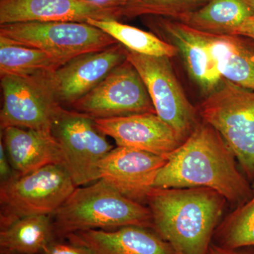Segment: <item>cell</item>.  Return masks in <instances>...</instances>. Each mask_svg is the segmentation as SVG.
Instances as JSON below:
<instances>
[{
	"instance_id": "cell-1",
	"label": "cell",
	"mask_w": 254,
	"mask_h": 254,
	"mask_svg": "<svg viewBox=\"0 0 254 254\" xmlns=\"http://www.w3.org/2000/svg\"><path fill=\"white\" fill-rule=\"evenodd\" d=\"M237 161L220 133L200 120L190 136L167 156L153 187L211 189L237 208L254 194Z\"/></svg>"
},
{
	"instance_id": "cell-2",
	"label": "cell",
	"mask_w": 254,
	"mask_h": 254,
	"mask_svg": "<svg viewBox=\"0 0 254 254\" xmlns=\"http://www.w3.org/2000/svg\"><path fill=\"white\" fill-rule=\"evenodd\" d=\"M227 200L211 189L153 187L145 204L153 229L177 254H207Z\"/></svg>"
},
{
	"instance_id": "cell-3",
	"label": "cell",
	"mask_w": 254,
	"mask_h": 254,
	"mask_svg": "<svg viewBox=\"0 0 254 254\" xmlns=\"http://www.w3.org/2000/svg\"><path fill=\"white\" fill-rule=\"evenodd\" d=\"M55 236L64 240L73 232L138 226L153 230L148 206L130 199L103 180L76 187L52 215Z\"/></svg>"
},
{
	"instance_id": "cell-4",
	"label": "cell",
	"mask_w": 254,
	"mask_h": 254,
	"mask_svg": "<svg viewBox=\"0 0 254 254\" xmlns=\"http://www.w3.org/2000/svg\"><path fill=\"white\" fill-rule=\"evenodd\" d=\"M200 120L220 133L249 181L254 180V90L223 79L198 108Z\"/></svg>"
},
{
	"instance_id": "cell-5",
	"label": "cell",
	"mask_w": 254,
	"mask_h": 254,
	"mask_svg": "<svg viewBox=\"0 0 254 254\" xmlns=\"http://www.w3.org/2000/svg\"><path fill=\"white\" fill-rule=\"evenodd\" d=\"M76 187L66 169L56 164L1 182V230L24 217L53 215Z\"/></svg>"
},
{
	"instance_id": "cell-6",
	"label": "cell",
	"mask_w": 254,
	"mask_h": 254,
	"mask_svg": "<svg viewBox=\"0 0 254 254\" xmlns=\"http://www.w3.org/2000/svg\"><path fill=\"white\" fill-rule=\"evenodd\" d=\"M0 37L46 52L65 64L78 55L99 51L118 43L86 22L31 21L1 25Z\"/></svg>"
},
{
	"instance_id": "cell-7",
	"label": "cell",
	"mask_w": 254,
	"mask_h": 254,
	"mask_svg": "<svg viewBox=\"0 0 254 254\" xmlns=\"http://www.w3.org/2000/svg\"><path fill=\"white\" fill-rule=\"evenodd\" d=\"M125 50L127 60L146 87L157 115L176 132L183 143L201 120L198 109L190 103L177 80L170 58Z\"/></svg>"
},
{
	"instance_id": "cell-8",
	"label": "cell",
	"mask_w": 254,
	"mask_h": 254,
	"mask_svg": "<svg viewBox=\"0 0 254 254\" xmlns=\"http://www.w3.org/2000/svg\"><path fill=\"white\" fill-rule=\"evenodd\" d=\"M52 133L61 148L63 166L76 187L100 180L99 164L114 148L97 128L95 119L64 108Z\"/></svg>"
},
{
	"instance_id": "cell-9",
	"label": "cell",
	"mask_w": 254,
	"mask_h": 254,
	"mask_svg": "<svg viewBox=\"0 0 254 254\" xmlns=\"http://www.w3.org/2000/svg\"><path fill=\"white\" fill-rule=\"evenodd\" d=\"M51 73L1 76V130L9 127L51 131L64 108L52 85Z\"/></svg>"
},
{
	"instance_id": "cell-10",
	"label": "cell",
	"mask_w": 254,
	"mask_h": 254,
	"mask_svg": "<svg viewBox=\"0 0 254 254\" xmlns=\"http://www.w3.org/2000/svg\"><path fill=\"white\" fill-rule=\"evenodd\" d=\"M70 108L93 119L156 113L139 73L127 60Z\"/></svg>"
},
{
	"instance_id": "cell-11",
	"label": "cell",
	"mask_w": 254,
	"mask_h": 254,
	"mask_svg": "<svg viewBox=\"0 0 254 254\" xmlns=\"http://www.w3.org/2000/svg\"><path fill=\"white\" fill-rule=\"evenodd\" d=\"M145 24L159 38L176 47L191 79L208 95L223 81L209 48L205 32L185 23L160 16H143Z\"/></svg>"
},
{
	"instance_id": "cell-12",
	"label": "cell",
	"mask_w": 254,
	"mask_h": 254,
	"mask_svg": "<svg viewBox=\"0 0 254 254\" xmlns=\"http://www.w3.org/2000/svg\"><path fill=\"white\" fill-rule=\"evenodd\" d=\"M167 157L116 147L99 164V179L127 198L144 204Z\"/></svg>"
},
{
	"instance_id": "cell-13",
	"label": "cell",
	"mask_w": 254,
	"mask_h": 254,
	"mask_svg": "<svg viewBox=\"0 0 254 254\" xmlns=\"http://www.w3.org/2000/svg\"><path fill=\"white\" fill-rule=\"evenodd\" d=\"M126 60L125 47L116 43L104 50L78 55L64 64L50 76L60 104L71 107Z\"/></svg>"
},
{
	"instance_id": "cell-14",
	"label": "cell",
	"mask_w": 254,
	"mask_h": 254,
	"mask_svg": "<svg viewBox=\"0 0 254 254\" xmlns=\"http://www.w3.org/2000/svg\"><path fill=\"white\" fill-rule=\"evenodd\" d=\"M95 123L98 130L111 137L119 147L167 157L182 143L176 132L156 113L95 119Z\"/></svg>"
},
{
	"instance_id": "cell-15",
	"label": "cell",
	"mask_w": 254,
	"mask_h": 254,
	"mask_svg": "<svg viewBox=\"0 0 254 254\" xmlns=\"http://www.w3.org/2000/svg\"><path fill=\"white\" fill-rule=\"evenodd\" d=\"M121 10L107 9L83 0H1L0 25L31 21H76L89 18L116 19Z\"/></svg>"
},
{
	"instance_id": "cell-16",
	"label": "cell",
	"mask_w": 254,
	"mask_h": 254,
	"mask_svg": "<svg viewBox=\"0 0 254 254\" xmlns=\"http://www.w3.org/2000/svg\"><path fill=\"white\" fill-rule=\"evenodd\" d=\"M65 239L86 247L93 254H177L154 230L138 226L84 230Z\"/></svg>"
},
{
	"instance_id": "cell-17",
	"label": "cell",
	"mask_w": 254,
	"mask_h": 254,
	"mask_svg": "<svg viewBox=\"0 0 254 254\" xmlns=\"http://www.w3.org/2000/svg\"><path fill=\"white\" fill-rule=\"evenodd\" d=\"M1 131L14 175L53 164L63 165L61 148L51 131L9 127Z\"/></svg>"
},
{
	"instance_id": "cell-18",
	"label": "cell",
	"mask_w": 254,
	"mask_h": 254,
	"mask_svg": "<svg viewBox=\"0 0 254 254\" xmlns=\"http://www.w3.org/2000/svg\"><path fill=\"white\" fill-rule=\"evenodd\" d=\"M206 34L210 53L222 78L254 90V40L239 35Z\"/></svg>"
},
{
	"instance_id": "cell-19",
	"label": "cell",
	"mask_w": 254,
	"mask_h": 254,
	"mask_svg": "<svg viewBox=\"0 0 254 254\" xmlns=\"http://www.w3.org/2000/svg\"><path fill=\"white\" fill-rule=\"evenodd\" d=\"M254 14L253 0H209L177 21L198 31L217 35H235Z\"/></svg>"
},
{
	"instance_id": "cell-20",
	"label": "cell",
	"mask_w": 254,
	"mask_h": 254,
	"mask_svg": "<svg viewBox=\"0 0 254 254\" xmlns=\"http://www.w3.org/2000/svg\"><path fill=\"white\" fill-rule=\"evenodd\" d=\"M55 236L52 215L18 219L0 232V254H40Z\"/></svg>"
},
{
	"instance_id": "cell-21",
	"label": "cell",
	"mask_w": 254,
	"mask_h": 254,
	"mask_svg": "<svg viewBox=\"0 0 254 254\" xmlns=\"http://www.w3.org/2000/svg\"><path fill=\"white\" fill-rule=\"evenodd\" d=\"M63 64L46 52L0 37L1 76H31L55 72Z\"/></svg>"
},
{
	"instance_id": "cell-22",
	"label": "cell",
	"mask_w": 254,
	"mask_h": 254,
	"mask_svg": "<svg viewBox=\"0 0 254 254\" xmlns=\"http://www.w3.org/2000/svg\"><path fill=\"white\" fill-rule=\"evenodd\" d=\"M86 23L109 35L127 50L148 56L171 58L178 54L176 47L154 33L119 22L116 19L89 18Z\"/></svg>"
},
{
	"instance_id": "cell-23",
	"label": "cell",
	"mask_w": 254,
	"mask_h": 254,
	"mask_svg": "<svg viewBox=\"0 0 254 254\" xmlns=\"http://www.w3.org/2000/svg\"><path fill=\"white\" fill-rule=\"evenodd\" d=\"M213 240L224 248L254 247V194L219 224Z\"/></svg>"
},
{
	"instance_id": "cell-24",
	"label": "cell",
	"mask_w": 254,
	"mask_h": 254,
	"mask_svg": "<svg viewBox=\"0 0 254 254\" xmlns=\"http://www.w3.org/2000/svg\"><path fill=\"white\" fill-rule=\"evenodd\" d=\"M209 0H128L122 17L155 16L179 20L198 9Z\"/></svg>"
},
{
	"instance_id": "cell-25",
	"label": "cell",
	"mask_w": 254,
	"mask_h": 254,
	"mask_svg": "<svg viewBox=\"0 0 254 254\" xmlns=\"http://www.w3.org/2000/svg\"><path fill=\"white\" fill-rule=\"evenodd\" d=\"M40 254H93L86 247L58 240L52 242Z\"/></svg>"
},
{
	"instance_id": "cell-26",
	"label": "cell",
	"mask_w": 254,
	"mask_h": 254,
	"mask_svg": "<svg viewBox=\"0 0 254 254\" xmlns=\"http://www.w3.org/2000/svg\"><path fill=\"white\" fill-rule=\"evenodd\" d=\"M13 175H14V172L11 168L7 153L5 149L4 142L2 141V139H1V142H0V176H1V182L8 180Z\"/></svg>"
},
{
	"instance_id": "cell-27",
	"label": "cell",
	"mask_w": 254,
	"mask_h": 254,
	"mask_svg": "<svg viewBox=\"0 0 254 254\" xmlns=\"http://www.w3.org/2000/svg\"><path fill=\"white\" fill-rule=\"evenodd\" d=\"M207 254H254V247L227 249L212 243Z\"/></svg>"
},
{
	"instance_id": "cell-28",
	"label": "cell",
	"mask_w": 254,
	"mask_h": 254,
	"mask_svg": "<svg viewBox=\"0 0 254 254\" xmlns=\"http://www.w3.org/2000/svg\"><path fill=\"white\" fill-rule=\"evenodd\" d=\"M83 1L91 3L100 7L121 10L122 8L127 4L128 0H83Z\"/></svg>"
},
{
	"instance_id": "cell-29",
	"label": "cell",
	"mask_w": 254,
	"mask_h": 254,
	"mask_svg": "<svg viewBox=\"0 0 254 254\" xmlns=\"http://www.w3.org/2000/svg\"><path fill=\"white\" fill-rule=\"evenodd\" d=\"M235 35L247 37L254 41V14L240 26Z\"/></svg>"
},
{
	"instance_id": "cell-30",
	"label": "cell",
	"mask_w": 254,
	"mask_h": 254,
	"mask_svg": "<svg viewBox=\"0 0 254 254\" xmlns=\"http://www.w3.org/2000/svg\"><path fill=\"white\" fill-rule=\"evenodd\" d=\"M252 188H253L254 193V180L253 182H252Z\"/></svg>"
},
{
	"instance_id": "cell-31",
	"label": "cell",
	"mask_w": 254,
	"mask_h": 254,
	"mask_svg": "<svg viewBox=\"0 0 254 254\" xmlns=\"http://www.w3.org/2000/svg\"><path fill=\"white\" fill-rule=\"evenodd\" d=\"M254 5V0H253Z\"/></svg>"
}]
</instances>
